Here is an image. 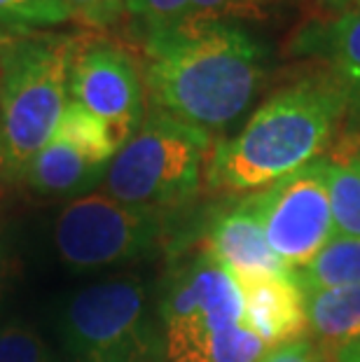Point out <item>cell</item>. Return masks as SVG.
Wrapping results in <instances>:
<instances>
[{
  "label": "cell",
  "instance_id": "cell-1",
  "mask_svg": "<svg viewBox=\"0 0 360 362\" xmlns=\"http://www.w3.org/2000/svg\"><path fill=\"white\" fill-rule=\"evenodd\" d=\"M139 45L152 110L209 134L239 119L267 78L269 49L234 19L141 28Z\"/></svg>",
  "mask_w": 360,
  "mask_h": 362
},
{
  "label": "cell",
  "instance_id": "cell-2",
  "mask_svg": "<svg viewBox=\"0 0 360 362\" xmlns=\"http://www.w3.org/2000/svg\"><path fill=\"white\" fill-rule=\"evenodd\" d=\"M349 96L330 73L316 71L277 89L239 134L213 145L206 182L252 194L320 159L347 124Z\"/></svg>",
  "mask_w": 360,
  "mask_h": 362
},
{
  "label": "cell",
  "instance_id": "cell-3",
  "mask_svg": "<svg viewBox=\"0 0 360 362\" xmlns=\"http://www.w3.org/2000/svg\"><path fill=\"white\" fill-rule=\"evenodd\" d=\"M82 33H14L0 49V159L21 180L26 166L59 127L68 105V78Z\"/></svg>",
  "mask_w": 360,
  "mask_h": 362
},
{
  "label": "cell",
  "instance_id": "cell-4",
  "mask_svg": "<svg viewBox=\"0 0 360 362\" xmlns=\"http://www.w3.org/2000/svg\"><path fill=\"white\" fill-rule=\"evenodd\" d=\"M157 313L162 362H260L267 353L243 325L234 279L206 250L168 274Z\"/></svg>",
  "mask_w": 360,
  "mask_h": 362
},
{
  "label": "cell",
  "instance_id": "cell-5",
  "mask_svg": "<svg viewBox=\"0 0 360 362\" xmlns=\"http://www.w3.org/2000/svg\"><path fill=\"white\" fill-rule=\"evenodd\" d=\"M213 150L211 134L148 107L139 131L105 173V194L129 206L175 211L202 187Z\"/></svg>",
  "mask_w": 360,
  "mask_h": 362
},
{
  "label": "cell",
  "instance_id": "cell-6",
  "mask_svg": "<svg viewBox=\"0 0 360 362\" xmlns=\"http://www.w3.org/2000/svg\"><path fill=\"white\" fill-rule=\"evenodd\" d=\"M61 344L73 362H159L162 327L148 285L139 276H115L68 299Z\"/></svg>",
  "mask_w": 360,
  "mask_h": 362
},
{
  "label": "cell",
  "instance_id": "cell-7",
  "mask_svg": "<svg viewBox=\"0 0 360 362\" xmlns=\"http://www.w3.org/2000/svg\"><path fill=\"white\" fill-rule=\"evenodd\" d=\"M168 213L122 204L98 192L78 197L54 222L57 255L78 274L152 257L171 234Z\"/></svg>",
  "mask_w": 360,
  "mask_h": 362
},
{
  "label": "cell",
  "instance_id": "cell-8",
  "mask_svg": "<svg viewBox=\"0 0 360 362\" xmlns=\"http://www.w3.org/2000/svg\"><path fill=\"white\" fill-rule=\"evenodd\" d=\"M68 101L105 124L122 148L148 112L139 61L110 37L84 30L73 54Z\"/></svg>",
  "mask_w": 360,
  "mask_h": 362
},
{
  "label": "cell",
  "instance_id": "cell-9",
  "mask_svg": "<svg viewBox=\"0 0 360 362\" xmlns=\"http://www.w3.org/2000/svg\"><path fill=\"white\" fill-rule=\"evenodd\" d=\"M272 250L290 269L306 264L337 234L323 157L255 192Z\"/></svg>",
  "mask_w": 360,
  "mask_h": 362
},
{
  "label": "cell",
  "instance_id": "cell-10",
  "mask_svg": "<svg viewBox=\"0 0 360 362\" xmlns=\"http://www.w3.org/2000/svg\"><path fill=\"white\" fill-rule=\"evenodd\" d=\"M120 145L105 124L68 101L54 136L30 159L21 180L37 197L73 202L105 180Z\"/></svg>",
  "mask_w": 360,
  "mask_h": 362
},
{
  "label": "cell",
  "instance_id": "cell-11",
  "mask_svg": "<svg viewBox=\"0 0 360 362\" xmlns=\"http://www.w3.org/2000/svg\"><path fill=\"white\" fill-rule=\"evenodd\" d=\"M290 57L318 64L349 96V131H360V7L313 14L288 37Z\"/></svg>",
  "mask_w": 360,
  "mask_h": 362
},
{
  "label": "cell",
  "instance_id": "cell-12",
  "mask_svg": "<svg viewBox=\"0 0 360 362\" xmlns=\"http://www.w3.org/2000/svg\"><path fill=\"white\" fill-rule=\"evenodd\" d=\"M204 250L232 279L293 272L267 241L255 192L225 206L211 220Z\"/></svg>",
  "mask_w": 360,
  "mask_h": 362
},
{
  "label": "cell",
  "instance_id": "cell-13",
  "mask_svg": "<svg viewBox=\"0 0 360 362\" xmlns=\"http://www.w3.org/2000/svg\"><path fill=\"white\" fill-rule=\"evenodd\" d=\"M241 295L243 325L267 346L300 339L306 329V295L290 274L234 279Z\"/></svg>",
  "mask_w": 360,
  "mask_h": 362
},
{
  "label": "cell",
  "instance_id": "cell-14",
  "mask_svg": "<svg viewBox=\"0 0 360 362\" xmlns=\"http://www.w3.org/2000/svg\"><path fill=\"white\" fill-rule=\"evenodd\" d=\"M283 3L288 0H124V17L141 30L190 19H265Z\"/></svg>",
  "mask_w": 360,
  "mask_h": 362
},
{
  "label": "cell",
  "instance_id": "cell-15",
  "mask_svg": "<svg viewBox=\"0 0 360 362\" xmlns=\"http://www.w3.org/2000/svg\"><path fill=\"white\" fill-rule=\"evenodd\" d=\"M306 329L320 358L332 362L337 351L360 334V285L306 295Z\"/></svg>",
  "mask_w": 360,
  "mask_h": 362
},
{
  "label": "cell",
  "instance_id": "cell-16",
  "mask_svg": "<svg viewBox=\"0 0 360 362\" xmlns=\"http://www.w3.org/2000/svg\"><path fill=\"white\" fill-rule=\"evenodd\" d=\"M323 161L337 234L360 236V131H344Z\"/></svg>",
  "mask_w": 360,
  "mask_h": 362
},
{
  "label": "cell",
  "instance_id": "cell-17",
  "mask_svg": "<svg viewBox=\"0 0 360 362\" xmlns=\"http://www.w3.org/2000/svg\"><path fill=\"white\" fill-rule=\"evenodd\" d=\"M304 295L360 285V236L335 234L306 264L293 269Z\"/></svg>",
  "mask_w": 360,
  "mask_h": 362
},
{
  "label": "cell",
  "instance_id": "cell-18",
  "mask_svg": "<svg viewBox=\"0 0 360 362\" xmlns=\"http://www.w3.org/2000/svg\"><path fill=\"white\" fill-rule=\"evenodd\" d=\"M64 0H0V28L10 33H35L68 24Z\"/></svg>",
  "mask_w": 360,
  "mask_h": 362
},
{
  "label": "cell",
  "instance_id": "cell-19",
  "mask_svg": "<svg viewBox=\"0 0 360 362\" xmlns=\"http://www.w3.org/2000/svg\"><path fill=\"white\" fill-rule=\"evenodd\" d=\"M0 362H59V358L40 332L12 322L0 329Z\"/></svg>",
  "mask_w": 360,
  "mask_h": 362
},
{
  "label": "cell",
  "instance_id": "cell-20",
  "mask_svg": "<svg viewBox=\"0 0 360 362\" xmlns=\"http://www.w3.org/2000/svg\"><path fill=\"white\" fill-rule=\"evenodd\" d=\"M71 19L87 30H108L124 17V0H64Z\"/></svg>",
  "mask_w": 360,
  "mask_h": 362
},
{
  "label": "cell",
  "instance_id": "cell-21",
  "mask_svg": "<svg viewBox=\"0 0 360 362\" xmlns=\"http://www.w3.org/2000/svg\"><path fill=\"white\" fill-rule=\"evenodd\" d=\"M260 362H323V358H320L316 344H313L309 337H300V339H293V341L272 346V349L260 358Z\"/></svg>",
  "mask_w": 360,
  "mask_h": 362
},
{
  "label": "cell",
  "instance_id": "cell-22",
  "mask_svg": "<svg viewBox=\"0 0 360 362\" xmlns=\"http://www.w3.org/2000/svg\"><path fill=\"white\" fill-rule=\"evenodd\" d=\"M14 274H17V250L10 241V234L0 227V304L10 290Z\"/></svg>",
  "mask_w": 360,
  "mask_h": 362
},
{
  "label": "cell",
  "instance_id": "cell-23",
  "mask_svg": "<svg viewBox=\"0 0 360 362\" xmlns=\"http://www.w3.org/2000/svg\"><path fill=\"white\" fill-rule=\"evenodd\" d=\"M356 7H360V0H316V14H335Z\"/></svg>",
  "mask_w": 360,
  "mask_h": 362
},
{
  "label": "cell",
  "instance_id": "cell-24",
  "mask_svg": "<svg viewBox=\"0 0 360 362\" xmlns=\"http://www.w3.org/2000/svg\"><path fill=\"white\" fill-rule=\"evenodd\" d=\"M332 362H360V334L356 339H351L347 346H342L337 351V356L332 358Z\"/></svg>",
  "mask_w": 360,
  "mask_h": 362
},
{
  "label": "cell",
  "instance_id": "cell-25",
  "mask_svg": "<svg viewBox=\"0 0 360 362\" xmlns=\"http://www.w3.org/2000/svg\"><path fill=\"white\" fill-rule=\"evenodd\" d=\"M12 35H14V33H10V30H3V28H0V49L5 47V45H7V40H10Z\"/></svg>",
  "mask_w": 360,
  "mask_h": 362
},
{
  "label": "cell",
  "instance_id": "cell-26",
  "mask_svg": "<svg viewBox=\"0 0 360 362\" xmlns=\"http://www.w3.org/2000/svg\"><path fill=\"white\" fill-rule=\"evenodd\" d=\"M0 173H3V159H0Z\"/></svg>",
  "mask_w": 360,
  "mask_h": 362
}]
</instances>
